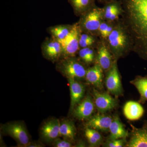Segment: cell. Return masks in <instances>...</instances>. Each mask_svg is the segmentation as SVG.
Listing matches in <instances>:
<instances>
[{
    "label": "cell",
    "mask_w": 147,
    "mask_h": 147,
    "mask_svg": "<svg viewBox=\"0 0 147 147\" xmlns=\"http://www.w3.org/2000/svg\"><path fill=\"white\" fill-rule=\"evenodd\" d=\"M85 134L88 142L92 146H98L100 145V143L96 139H95L94 137L92 135L86 128L85 129Z\"/></svg>",
    "instance_id": "cell-28"
},
{
    "label": "cell",
    "mask_w": 147,
    "mask_h": 147,
    "mask_svg": "<svg viewBox=\"0 0 147 147\" xmlns=\"http://www.w3.org/2000/svg\"><path fill=\"white\" fill-rule=\"evenodd\" d=\"M97 42L96 36L84 32H81L79 40L80 49L84 47H94L95 44Z\"/></svg>",
    "instance_id": "cell-25"
},
{
    "label": "cell",
    "mask_w": 147,
    "mask_h": 147,
    "mask_svg": "<svg viewBox=\"0 0 147 147\" xmlns=\"http://www.w3.org/2000/svg\"><path fill=\"white\" fill-rule=\"evenodd\" d=\"M138 90L142 102L147 100V76H138L130 82Z\"/></svg>",
    "instance_id": "cell-24"
},
{
    "label": "cell",
    "mask_w": 147,
    "mask_h": 147,
    "mask_svg": "<svg viewBox=\"0 0 147 147\" xmlns=\"http://www.w3.org/2000/svg\"><path fill=\"white\" fill-rule=\"evenodd\" d=\"M76 134V129L73 122L69 120H63L60 121V137L73 142Z\"/></svg>",
    "instance_id": "cell-22"
},
{
    "label": "cell",
    "mask_w": 147,
    "mask_h": 147,
    "mask_svg": "<svg viewBox=\"0 0 147 147\" xmlns=\"http://www.w3.org/2000/svg\"><path fill=\"white\" fill-rule=\"evenodd\" d=\"M73 28V25H59L49 27L47 32L51 36L59 41L65 39L69 34Z\"/></svg>",
    "instance_id": "cell-21"
},
{
    "label": "cell",
    "mask_w": 147,
    "mask_h": 147,
    "mask_svg": "<svg viewBox=\"0 0 147 147\" xmlns=\"http://www.w3.org/2000/svg\"><path fill=\"white\" fill-rule=\"evenodd\" d=\"M96 0H68L74 14L81 16L96 5Z\"/></svg>",
    "instance_id": "cell-20"
},
{
    "label": "cell",
    "mask_w": 147,
    "mask_h": 147,
    "mask_svg": "<svg viewBox=\"0 0 147 147\" xmlns=\"http://www.w3.org/2000/svg\"><path fill=\"white\" fill-rule=\"evenodd\" d=\"M102 10L104 21L112 23L118 21L123 12L121 0L105 3Z\"/></svg>",
    "instance_id": "cell-13"
},
{
    "label": "cell",
    "mask_w": 147,
    "mask_h": 147,
    "mask_svg": "<svg viewBox=\"0 0 147 147\" xmlns=\"http://www.w3.org/2000/svg\"><path fill=\"white\" fill-rule=\"evenodd\" d=\"M60 121L53 118L47 121L42 125L40 129V134L42 139L47 142H53L60 135Z\"/></svg>",
    "instance_id": "cell-11"
},
{
    "label": "cell",
    "mask_w": 147,
    "mask_h": 147,
    "mask_svg": "<svg viewBox=\"0 0 147 147\" xmlns=\"http://www.w3.org/2000/svg\"><path fill=\"white\" fill-rule=\"evenodd\" d=\"M117 62V60H114L112 66L107 71L105 84L109 92L115 96H119L122 95L123 89Z\"/></svg>",
    "instance_id": "cell-7"
},
{
    "label": "cell",
    "mask_w": 147,
    "mask_h": 147,
    "mask_svg": "<svg viewBox=\"0 0 147 147\" xmlns=\"http://www.w3.org/2000/svg\"><path fill=\"white\" fill-rule=\"evenodd\" d=\"M86 129L94 137L95 139H96L99 143H101L102 142V136L97 130L88 127H87Z\"/></svg>",
    "instance_id": "cell-30"
},
{
    "label": "cell",
    "mask_w": 147,
    "mask_h": 147,
    "mask_svg": "<svg viewBox=\"0 0 147 147\" xmlns=\"http://www.w3.org/2000/svg\"><path fill=\"white\" fill-rule=\"evenodd\" d=\"M56 69L67 79L79 81L85 79L87 69L85 64L76 57L61 58L57 62Z\"/></svg>",
    "instance_id": "cell-3"
},
{
    "label": "cell",
    "mask_w": 147,
    "mask_h": 147,
    "mask_svg": "<svg viewBox=\"0 0 147 147\" xmlns=\"http://www.w3.org/2000/svg\"><path fill=\"white\" fill-rule=\"evenodd\" d=\"M125 142L124 139L110 140L105 146L108 147H122L124 146Z\"/></svg>",
    "instance_id": "cell-29"
},
{
    "label": "cell",
    "mask_w": 147,
    "mask_h": 147,
    "mask_svg": "<svg viewBox=\"0 0 147 147\" xmlns=\"http://www.w3.org/2000/svg\"><path fill=\"white\" fill-rule=\"evenodd\" d=\"M109 131L110 132V140L125 139L128 136V132L125 128L123 125L117 115L113 118Z\"/></svg>",
    "instance_id": "cell-19"
},
{
    "label": "cell",
    "mask_w": 147,
    "mask_h": 147,
    "mask_svg": "<svg viewBox=\"0 0 147 147\" xmlns=\"http://www.w3.org/2000/svg\"><path fill=\"white\" fill-rule=\"evenodd\" d=\"M43 57L53 63L57 62L62 58L63 48L59 40L51 36L46 38L41 45Z\"/></svg>",
    "instance_id": "cell-8"
},
{
    "label": "cell",
    "mask_w": 147,
    "mask_h": 147,
    "mask_svg": "<svg viewBox=\"0 0 147 147\" xmlns=\"http://www.w3.org/2000/svg\"><path fill=\"white\" fill-rule=\"evenodd\" d=\"M43 146H44L43 145L40 144L39 142H31L28 145L27 147H42Z\"/></svg>",
    "instance_id": "cell-31"
},
{
    "label": "cell",
    "mask_w": 147,
    "mask_h": 147,
    "mask_svg": "<svg viewBox=\"0 0 147 147\" xmlns=\"http://www.w3.org/2000/svg\"><path fill=\"white\" fill-rule=\"evenodd\" d=\"M78 54L79 59L85 65H88L95 61L96 52L94 47L80 48Z\"/></svg>",
    "instance_id": "cell-23"
},
{
    "label": "cell",
    "mask_w": 147,
    "mask_h": 147,
    "mask_svg": "<svg viewBox=\"0 0 147 147\" xmlns=\"http://www.w3.org/2000/svg\"><path fill=\"white\" fill-rule=\"evenodd\" d=\"M81 32L82 30L77 22L73 24L71 32L65 39L59 41L62 46V58L76 57L80 49L79 40Z\"/></svg>",
    "instance_id": "cell-6"
},
{
    "label": "cell",
    "mask_w": 147,
    "mask_h": 147,
    "mask_svg": "<svg viewBox=\"0 0 147 147\" xmlns=\"http://www.w3.org/2000/svg\"><path fill=\"white\" fill-rule=\"evenodd\" d=\"M3 132L14 139L18 146L27 147L30 143V137L25 125L21 122L15 121L3 125Z\"/></svg>",
    "instance_id": "cell-5"
},
{
    "label": "cell",
    "mask_w": 147,
    "mask_h": 147,
    "mask_svg": "<svg viewBox=\"0 0 147 147\" xmlns=\"http://www.w3.org/2000/svg\"><path fill=\"white\" fill-rule=\"evenodd\" d=\"M123 113L125 117L130 121L137 120L144 114V109L139 102L129 101L126 102L123 107Z\"/></svg>",
    "instance_id": "cell-18"
},
{
    "label": "cell",
    "mask_w": 147,
    "mask_h": 147,
    "mask_svg": "<svg viewBox=\"0 0 147 147\" xmlns=\"http://www.w3.org/2000/svg\"><path fill=\"white\" fill-rule=\"evenodd\" d=\"M103 69L99 65L96 63L92 67L87 69L85 79L89 84L99 89L103 88Z\"/></svg>",
    "instance_id": "cell-17"
},
{
    "label": "cell",
    "mask_w": 147,
    "mask_h": 147,
    "mask_svg": "<svg viewBox=\"0 0 147 147\" xmlns=\"http://www.w3.org/2000/svg\"><path fill=\"white\" fill-rule=\"evenodd\" d=\"M132 127L131 137L127 146L147 147V125L140 128Z\"/></svg>",
    "instance_id": "cell-16"
},
{
    "label": "cell",
    "mask_w": 147,
    "mask_h": 147,
    "mask_svg": "<svg viewBox=\"0 0 147 147\" xmlns=\"http://www.w3.org/2000/svg\"><path fill=\"white\" fill-rule=\"evenodd\" d=\"M96 47V63L99 65L103 71H107L111 67L114 62L113 55L107 46L106 42L103 40L98 42Z\"/></svg>",
    "instance_id": "cell-10"
},
{
    "label": "cell",
    "mask_w": 147,
    "mask_h": 147,
    "mask_svg": "<svg viewBox=\"0 0 147 147\" xmlns=\"http://www.w3.org/2000/svg\"><path fill=\"white\" fill-rule=\"evenodd\" d=\"M104 40L114 60H118L132 52L131 38L120 18L116 22L113 31Z\"/></svg>",
    "instance_id": "cell-2"
},
{
    "label": "cell",
    "mask_w": 147,
    "mask_h": 147,
    "mask_svg": "<svg viewBox=\"0 0 147 147\" xmlns=\"http://www.w3.org/2000/svg\"><path fill=\"white\" fill-rule=\"evenodd\" d=\"M113 118L110 116L103 114H96L90 118L87 123V127L94 129L97 131L107 132L113 121Z\"/></svg>",
    "instance_id": "cell-14"
},
{
    "label": "cell",
    "mask_w": 147,
    "mask_h": 147,
    "mask_svg": "<svg viewBox=\"0 0 147 147\" xmlns=\"http://www.w3.org/2000/svg\"><path fill=\"white\" fill-rule=\"evenodd\" d=\"M93 95L95 106L100 113H104L113 110L117 105V99L106 93L100 92L94 89Z\"/></svg>",
    "instance_id": "cell-9"
},
{
    "label": "cell",
    "mask_w": 147,
    "mask_h": 147,
    "mask_svg": "<svg viewBox=\"0 0 147 147\" xmlns=\"http://www.w3.org/2000/svg\"><path fill=\"white\" fill-rule=\"evenodd\" d=\"M69 84L70 93V112L73 111L74 109L78 103L81 102L85 93V87L79 81L76 79H67Z\"/></svg>",
    "instance_id": "cell-15"
},
{
    "label": "cell",
    "mask_w": 147,
    "mask_h": 147,
    "mask_svg": "<svg viewBox=\"0 0 147 147\" xmlns=\"http://www.w3.org/2000/svg\"><path fill=\"white\" fill-rule=\"evenodd\" d=\"M53 145L55 147H71L73 146L72 142L68 139H61L58 138L53 142Z\"/></svg>",
    "instance_id": "cell-27"
},
{
    "label": "cell",
    "mask_w": 147,
    "mask_h": 147,
    "mask_svg": "<svg viewBox=\"0 0 147 147\" xmlns=\"http://www.w3.org/2000/svg\"><path fill=\"white\" fill-rule=\"evenodd\" d=\"M95 106L91 97L87 96L75 106L73 110V115L80 120L90 119L94 112Z\"/></svg>",
    "instance_id": "cell-12"
},
{
    "label": "cell",
    "mask_w": 147,
    "mask_h": 147,
    "mask_svg": "<svg viewBox=\"0 0 147 147\" xmlns=\"http://www.w3.org/2000/svg\"><path fill=\"white\" fill-rule=\"evenodd\" d=\"M121 21L132 44V52L147 61V0H121Z\"/></svg>",
    "instance_id": "cell-1"
},
{
    "label": "cell",
    "mask_w": 147,
    "mask_h": 147,
    "mask_svg": "<svg viewBox=\"0 0 147 147\" xmlns=\"http://www.w3.org/2000/svg\"><path fill=\"white\" fill-rule=\"evenodd\" d=\"M117 22V21H116ZM109 22L103 21L99 28V36L101 39L105 40L111 34L114 28L116 22Z\"/></svg>",
    "instance_id": "cell-26"
},
{
    "label": "cell",
    "mask_w": 147,
    "mask_h": 147,
    "mask_svg": "<svg viewBox=\"0 0 147 147\" xmlns=\"http://www.w3.org/2000/svg\"><path fill=\"white\" fill-rule=\"evenodd\" d=\"M104 21L102 8L96 5L80 16L78 24L82 32L99 36V28Z\"/></svg>",
    "instance_id": "cell-4"
},
{
    "label": "cell",
    "mask_w": 147,
    "mask_h": 147,
    "mask_svg": "<svg viewBox=\"0 0 147 147\" xmlns=\"http://www.w3.org/2000/svg\"><path fill=\"white\" fill-rule=\"evenodd\" d=\"M99 3H102L105 4V3L110 2L113 1H118V0H96Z\"/></svg>",
    "instance_id": "cell-32"
}]
</instances>
